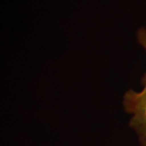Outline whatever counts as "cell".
<instances>
[{"label": "cell", "mask_w": 146, "mask_h": 146, "mask_svg": "<svg viewBox=\"0 0 146 146\" xmlns=\"http://www.w3.org/2000/svg\"><path fill=\"white\" fill-rule=\"evenodd\" d=\"M141 92L127 91L124 98L123 105L128 113L133 114L130 126L137 133L139 140L146 146V83Z\"/></svg>", "instance_id": "6da1fadb"}, {"label": "cell", "mask_w": 146, "mask_h": 146, "mask_svg": "<svg viewBox=\"0 0 146 146\" xmlns=\"http://www.w3.org/2000/svg\"><path fill=\"white\" fill-rule=\"evenodd\" d=\"M137 37L139 43L141 45H143L146 50V29L145 28H141L138 31ZM143 82L146 83V74L145 77L143 78Z\"/></svg>", "instance_id": "7a4b0ae2"}]
</instances>
